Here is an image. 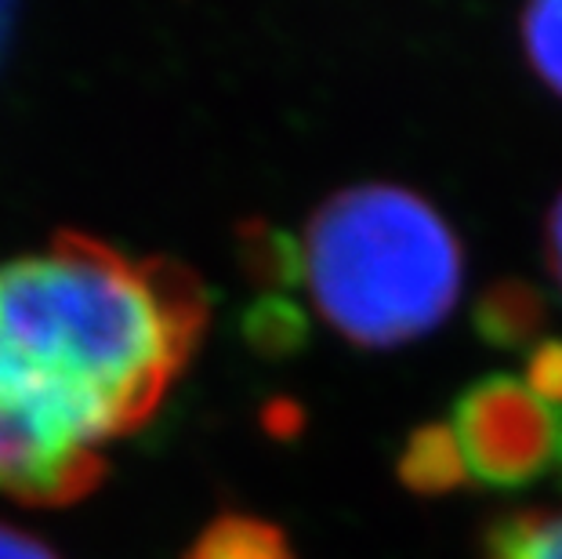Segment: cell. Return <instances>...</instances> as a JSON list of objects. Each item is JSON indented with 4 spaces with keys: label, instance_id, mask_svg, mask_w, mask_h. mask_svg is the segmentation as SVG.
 Here are the masks:
<instances>
[{
    "label": "cell",
    "instance_id": "1",
    "mask_svg": "<svg viewBox=\"0 0 562 559\" xmlns=\"http://www.w3.org/2000/svg\"><path fill=\"white\" fill-rule=\"evenodd\" d=\"M203 327L189 272L88 236L0 266V491L55 505L91 491L102 447L138 429Z\"/></svg>",
    "mask_w": 562,
    "mask_h": 559
},
{
    "label": "cell",
    "instance_id": "2",
    "mask_svg": "<svg viewBox=\"0 0 562 559\" xmlns=\"http://www.w3.org/2000/svg\"><path fill=\"white\" fill-rule=\"evenodd\" d=\"M280 269L341 338L392 349L436 331L464 283L461 244L425 197L370 182L334 193Z\"/></svg>",
    "mask_w": 562,
    "mask_h": 559
},
{
    "label": "cell",
    "instance_id": "3",
    "mask_svg": "<svg viewBox=\"0 0 562 559\" xmlns=\"http://www.w3.org/2000/svg\"><path fill=\"white\" fill-rule=\"evenodd\" d=\"M458 480L526 487L562 469V400L530 374H497L472 385L439 425Z\"/></svg>",
    "mask_w": 562,
    "mask_h": 559
},
{
    "label": "cell",
    "instance_id": "4",
    "mask_svg": "<svg viewBox=\"0 0 562 559\" xmlns=\"http://www.w3.org/2000/svg\"><path fill=\"white\" fill-rule=\"evenodd\" d=\"M519 41L533 74L555 94H562V0H544V4L526 8L519 22Z\"/></svg>",
    "mask_w": 562,
    "mask_h": 559
},
{
    "label": "cell",
    "instance_id": "5",
    "mask_svg": "<svg viewBox=\"0 0 562 559\" xmlns=\"http://www.w3.org/2000/svg\"><path fill=\"white\" fill-rule=\"evenodd\" d=\"M193 559H286L277 530L247 519H225L203 534Z\"/></svg>",
    "mask_w": 562,
    "mask_h": 559
},
{
    "label": "cell",
    "instance_id": "6",
    "mask_svg": "<svg viewBox=\"0 0 562 559\" xmlns=\"http://www.w3.org/2000/svg\"><path fill=\"white\" fill-rule=\"evenodd\" d=\"M490 559H562V508L512 519L497 534Z\"/></svg>",
    "mask_w": 562,
    "mask_h": 559
},
{
    "label": "cell",
    "instance_id": "7",
    "mask_svg": "<svg viewBox=\"0 0 562 559\" xmlns=\"http://www.w3.org/2000/svg\"><path fill=\"white\" fill-rule=\"evenodd\" d=\"M0 559H55V552L30 534L0 523Z\"/></svg>",
    "mask_w": 562,
    "mask_h": 559
},
{
    "label": "cell",
    "instance_id": "8",
    "mask_svg": "<svg viewBox=\"0 0 562 559\" xmlns=\"http://www.w3.org/2000/svg\"><path fill=\"white\" fill-rule=\"evenodd\" d=\"M548 266H552L562 288V197L555 200L552 215H548Z\"/></svg>",
    "mask_w": 562,
    "mask_h": 559
},
{
    "label": "cell",
    "instance_id": "9",
    "mask_svg": "<svg viewBox=\"0 0 562 559\" xmlns=\"http://www.w3.org/2000/svg\"><path fill=\"white\" fill-rule=\"evenodd\" d=\"M8 19H11V11L0 8V44H4V37H8Z\"/></svg>",
    "mask_w": 562,
    "mask_h": 559
}]
</instances>
